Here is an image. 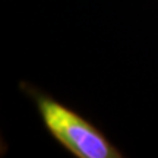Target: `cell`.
<instances>
[{
	"instance_id": "6da1fadb",
	"label": "cell",
	"mask_w": 158,
	"mask_h": 158,
	"mask_svg": "<svg viewBox=\"0 0 158 158\" xmlns=\"http://www.w3.org/2000/svg\"><path fill=\"white\" fill-rule=\"evenodd\" d=\"M37 107L48 132L78 158L122 157L94 126L56 100L38 97Z\"/></svg>"
}]
</instances>
